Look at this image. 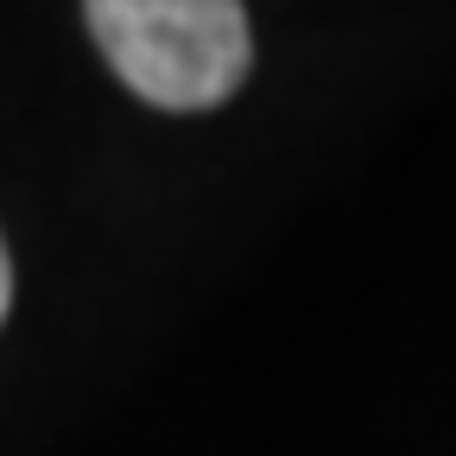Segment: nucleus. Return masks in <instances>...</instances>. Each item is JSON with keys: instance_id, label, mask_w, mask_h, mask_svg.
Segmentation results:
<instances>
[{"instance_id": "nucleus-1", "label": "nucleus", "mask_w": 456, "mask_h": 456, "mask_svg": "<svg viewBox=\"0 0 456 456\" xmlns=\"http://www.w3.org/2000/svg\"><path fill=\"white\" fill-rule=\"evenodd\" d=\"M89 38L152 108H216L241 89L254 32L235 0H95Z\"/></svg>"}, {"instance_id": "nucleus-2", "label": "nucleus", "mask_w": 456, "mask_h": 456, "mask_svg": "<svg viewBox=\"0 0 456 456\" xmlns=\"http://www.w3.org/2000/svg\"><path fill=\"white\" fill-rule=\"evenodd\" d=\"M13 311V260H7V241H0V323Z\"/></svg>"}]
</instances>
